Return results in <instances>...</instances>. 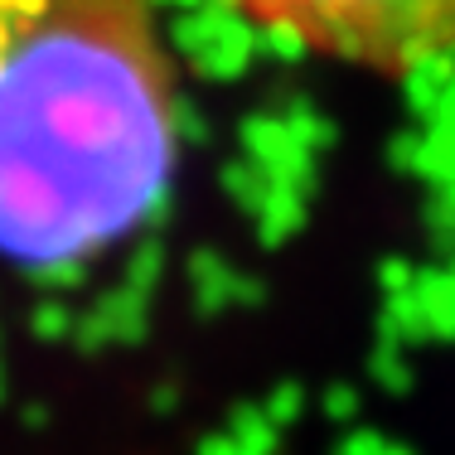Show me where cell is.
<instances>
[{"mask_svg": "<svg viewBox=\"0 0 455 455\" xmlns=\"http://www.w3.org/2000/svg\"><path fill=\"white\" fill-rule=\"evenodd\" d=\"M247 25L363 73H417L455 59V0H223Z\"/></svg>", "mask_w": 455, "mask_h": 455, "instance_id": "obj_2", "label": "cell"}, {"mask_svg": "<svg viewBox=\"0 0 455 455\" xmlns=\"http://www.w3.org/2000/svg\"><path fill=\"white\" fill-rule=\"evenodd\" d=\"M180 73L150 0H0V257L63 272L165 204Z\"/></svg>", "mask_w": 455, "mask_h": 455, "instance_id": "obj_1", "label": "cell"}]
</instances>
